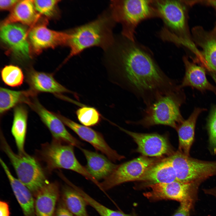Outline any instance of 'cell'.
Instances as JSON below:
<instances>
[{
  "mask_svg": "<svg viewBox=\"0 0 216 216\" xmlns=\"http://www.w3.org/2000/svg\"><path fill=\"white\" fill-rule=\"evenodd\" d=\"M182 88L163 95L142 111L143 117L135 122L148 127L157 125L168 126L176 130L184 120L180 111L186 97Z\"/></svg>",
  "mask_w": 216,
  "mask_h": 216,
  "instance_id": "3",
  "label": "cell"
},
{
  "mask_svg": "<svg viewBox=\"0 0 216 216\" xmlns=\"http://www.w3.org/2000/svg\"><path fill=\"white\" fill-rule=\"evenodd\" d=\"M109 10L115 22L121 24V34L132 40H135L136 29L141 22L158 17L153 0H112Z\"/></svg>",
  "mask_w": 216,
  "mask_h": 216,
  "instance_id": "4",
  "label": "cell"
},
{
  "mask_svg": "<svg viewBox=\"0 0 216 216\" xmlns=\"http://www.w3.org/2000/svg\"><path fill=\"white\" fill-rule=\"evenodd\" d=\"M192 211L189 207L184 204H180L173 216H190L191 212Z\"/></svg>",
  "mask_w": 216,
  "mask_h": 216,
  "instance_id": "34",
  "label": "cell"
},
{
  "mask_svg": "<svg viewBox=\"0 0 216 216\" xmlns=\"http://www.w3.org/2000/svg\"><path fill=\"white\" fill-rule=\"evenodd\" d=\"M78 119L82 125L86 127L93 126L100 122L101 115L94 108L83 106L76 111Z\"/></svg>",
  "mask_w": 216,
  "mask_h": 216,
  "instance_id": "30",
  "label": "cell"
},
{
  "mask_svg": "<svg viewBox=\"0 0 216 216\" xmlns=\"http://www.w3.org/2000/svg\"><path fill=\"white\" fill-rule=\"evenodd\" d=\"M26 80L31 89L37 93L48 92L55 95L72 93L58 83L50 74L31 69L27 73Z\"/></svg>",
  "mask_w": 216,
  "mask_h": 216,
  "instance_id": "18",
  "label": "cell"
},
{
  "mask_svg": "<svg viewBox=\"0 0 216 216\" xmlns=\"http://www.w3.org/2000/svg\"><path fill=\"white\" fill-rule=\"evenodd\" d=\"M158 161L143 156L117 165L112 172L100 183L101 190L104 192L124 183L139 181L147 170Z\"/></svg>",
  "mask_w": 216,
  "mask_h": 216,
  "instance_id": "10",
  "label": "cell"
},
{
  "mask_svg": "<svg viewBox=\"0 0 216 216\" xmlns=\"http://www.w3.org/2000/svg\"><path fill=\"white\" fill-rule=\"evenodd\" d=\"M0 38L14 56L21 61L29 59L30 45L26 28L19 23L2 25Z\"/></svg>",
  "mask_w": 216,
  "mask_h": 216,
  "instance_id": "11",
  "label": "cell"
},
{
  "mask_svg": "<svg viewBox=\"0 0 216 216\" xmlns=\"http://www.w3.org/2000/svg\"><path fill=\"white\" fill-rule=\"evenodd\" d=\"M63 201L74 216H89L86 207L88 205L83 197L71 186L64 187L62 192Z\"/></svg>",
  "mask_w": 216,
  "mask_h": 216,
  "instance_id": "27",
  "label": "cell"
},
{
  "mask_svg": "<svg viewBox=\"0 0 216 216\" xmlns=\"http://www.w3.org/2000/svg\"><path fill=\"white\" fill-rule=\"evenodd\" d=\"M79 149L86 159V169L97 181L106 178L112 172L117 165L102 154L81 147Z\"/></svg>",
  "mask_w": 216,
  "mask_h": 216,
  "instance_id": "21",
  "label": "cell"
},
{
  "mask_svg": "<svg viewBox=\"0 0 216 216\" xmlns=\"http://www.w3.org/2000/svg\"><path fill=\"white\" fill-rule=\"evenodd\" d=\"M209 148L213 154H216V104L212 107L207 121Z\"/></svg>",
  "mask_w": 216,
  "mask_h": 216,
  "instance_id": "31",
  "label": "cell"
},
{
  "mask_svg": "<svg viewBox=\"0 0 216 216\" xmlns=\"http://www.w3.org/2000/svg\"><path fill=\"white\" fill-rule=\"evenodd\" d=\"M68 209L63 201L60 202L53 216H73Z\"/></svg>",
  "mask_w": 216,
  "mask_h": 216,
  "instance_id": "33",
  "label": "cell"
},
{
  "mask_svg": "<svg viewBox=\"0 0 216 216\" xmlns=\"http://www.w3.org/2000/svg\"><path fill=\"white\" fill-rule=\"evenodd\" d=\"M1 77L4 83L12 87L22 85L24 76L22 69L17 66L9 65L5 66L1 70Z\"/></svg>",
  "mask_w": 216,
  "mask_h": 216,
  "instance_id": "29",
  "label": "cell"
},
{
  "mask_svg": "<svg viewBox=\"0 0 216 216\" xmlns=\"http://www.w3.org/2000/svg\"><path fill=\"white\" fill-rule=\"evenodd\" d=\"M207 3L214 7L216 11V0L208 1ZM213 31L216 32V23Z\"/></svg>",
  "mask_w": 216,
  "mask_h": 216,
  "instance_id": "38",
  "label": "cell"
},
{
  "mask_svg": "<svg viewBox=\"0 0 216 216\" xmlns=\"http://www.w3.org/2000/svg\"><path fill=\"white\" fill-rule=\"evenodd\" d=\"M117 126L133 138L137 145V152L143 156L159 157L171 152L167 140L163 136L155 134L134 132Z\"/></svg>",
  "mask_w": 216,
  "mask_h": 216,
  "instance_id": "15",
  "label": "cell"
},
{
  "mask_svg": "<svg viewBox=\"0 0 216 216\" xmlns=\"http://www.w3.org/2000/svg\"><path fill=\"white\" fill-rule=\"evenodd\" d=\"M28 105L38 114L49 130L52 140L71 144L79 148L81 147V143L69 132L64 124L55 113L47 110L36 98H33Z\"/></svg>",
  "mask_w": 216,
  "mask_h": 216,
  "instance_id": "12",
  "label": "cell"
},
{
  "mask_svg": "<svg viewBox=\"0 0 216 216\" xmlns=\"http://www.w3.org/2000/svg\"><path fill=\"white\" fill-rule=\"evenodd\" d=\"M69 185L84 198L88 205L93 208L100 216H136L134 214H128L120 211H115L104 206L93 199L81 188L71 182Z\"/></svg>",
  "mask_w": 216,
  "mask_h": 216,
  "instance_id": "28",
  "label": "cell"
},
{
  "mask_svg": "<svg viewBox=\"0 0 216 216\" xmlns=\"http://www.w3.org/2000/svg\"><path fill=\"white\" fill-rule=\"evenodd\" d=\"M202 190L204 194L212 196L216 200V187L210 188H203Z\"/></svg>",
  "mask_w": 216,
  "mask_h": 216,
  "instance_id": "37",
  "label": "cell"
},
{
  "mask_svg": "<svg viewBox=\"0 0 216 216\" xmlns=\"http://www.w3.org/2000/svg\"><path fill=\"white\" fill-rule=\"evenodd\" d=\"M11 132L14 138L18 154H25L24 145L27 132L28 112L26 106L19 105L14 110Z\"/></svg>",
  "mask_w": 216,
  "mask_h": 216,
  "instance_id": "24",
  "label": "cell"
},
{
  "mask_svg": "<svg viewBox=\"0 0 216 216\" xmlns=\"http://www.w3.org/2000/svg\"><path fill=\"white\" fill-rule=\"evenodd\" d=\"M58 185L56 182H48L36 194L34 201L37 216H53L59 197Z\"/></svg>",
  "mask_w": 216,
  "mask_h": 216,
  "instance_id": "19",
  "label": "cell"
},
{
  "mask_svg": "<svg viewBox=\"0 0 216 216\" xmlns=\"http://www.w3.org/2000/svg\"><path fill=\"white\" fill-rule=\"evenodd\" d=\"M0 162L24 216H34V201L31 191L18 179L13 176L8 166L1 158Z\"/></svg>",
  "mask_w": 216,
  "mask_h": 216,
  "instance_id": "20",
  "label": "cell"
},
{
  "mask_svg": "<svg viewBox=\"0 0 216 216\" xmlns=\"http://www.w3.org/2000/svg\"><path fill=\"white\" fill-rule=\"evenodd\" d=\"M1 147L9 159L18 179L30 191L36 194L49 182L46 171L36 157L27 153L20 155L15 153L0 132Z\"/></svg>",
  "mask_w": 216,
  "mask_h": 216,
  "instance_id": "6",
  "label": "cell"
},
{
  "mask_svg": "<svg viewBox=\"0 0 216 216\" xmlns=\"http://www.w3.org/2000/svg\"><path fill=\"white\" fill-rule=\"evenodd\" d=\"M192 32L194 40L201 49L198 56L201 66L210 74H216V32L197 26Z\"/></svg>",
  "mask_w": 216,
  "mask_h": 216,
  "instance_id": "14",
  "label": "cell"
},
{
  "mask_svg": "<svg viewBox=\"0 0 216 216\" xmlns=\"http://www.w3.org/2000/svg\"><path fill=\"white\" fill-rule=\"evenodd\" d=\"M206 110L203 108H195L188 118L184 120L176 130L178 137V150L185 155L190 156V149L194 140L197 119L200 114Z\"/></svg>",
  "mask_w": 216,
  "mask_h": 216,
  "instance_id": "22",
  "label": "cell"
},
{
  "mask_svg": "<svg viewBox=\"0 0 216 216\" xmlns=\"http://www.w3.org/2000/svg\"><path fill=\"white\" fill-rule=\"evenodd\" d=\"M210 74L216 84V74Z\"/></svg>",
  "mask_w": 216,
  "mask_h": 216,
  "instance_id": "39",
  "label": "cell"
},
{
  "mask_svg": "<svg viewBox=\"0 0 216 216\" xmlns=\"http://www.w3.org/2000/svg\"><path fill=\"white\" fill-rule=\"evenodd\" d=\"M200 181L183 182L176 181L167 183L150 185V191L144 193L145 196L153 200H171L186 205L193 211L198 199Z\"/></svg>",
  "mask_w": 216,
  "mask_h": 216,
  "instance_id": "8",
  "label": "cell"
},
{
  "mask_svg": "<svg viewBox=\"0 0 216 216\" xmlns=\"http://www.w3.org/2000/svg\"><path fill=\"white\" fill-rule=\"evenodd\" d=\"M104 52V65L110 82L134 94L146 106L178 88L151 51L135 40L115 36L112 45Z\"/></svg>",
  "mask_w": 216,
  "mask_h": 216,
  "instance_id": "1",
  "label": "cell"
},
{
  "mask_svg": "<svg viewBox=\"0 0 216 216\" xmlns=\"http://www.w3.org/2000/svg\"><path fill=\"white\" fill-rule=\"evenodd\" d=\"M0 216H10L9 206L7 202L0 201Z\"/></svg>",
  "mask_w": 216,
  "mask_h": 216,
  "instance_id": "36",
  "label": "cell"
},
{
  "mask_svg": "<svg viewBox=\"0 0 216 216\" xmlns=\"http://www.w3.org/2000/svg\"><path fill=\"white\" fill-rule=\"evenodd\" d=\"M116 23L109 10L94 20L68 32L69 37L66 45L70 52L65 61L90 47L98 46L104 52L107 50L114 41L113 29Z\"/></svg>",
  "mask_w": 216,
  "mask_h": 216,
  "instance_id": "2",
  "label": "cell"
},
{
  "mask_svg": "<svg viewBox=\"0 0 216 216\" xmlns=\"http://www.w3.org/2000/svg\"><path fill=\"white\" fill-rule=\"evenodd\" d=\"M33 0H19L2 25L19 22L30 26L38 17Z\"/></svg>",
  "mask_w": 216,
  "mask_h": 216,
  "instance_id": "25",
  "label": "cell"
},
{
  "mask_svg": "<svg viewBox=\"0 0 216 216\" xmlns=\"http://www.w3.org/2000/svg\"><path fill=\"white\" fill-rule=\"evenodd\" d=\"M176 181L175 172L167 158L149 167L139 180L144 182L148 186Z\"/></svg>",
  "mask_w": 216,
  "mask_h": 216,
  "instance_id": "23",
  "label": "cell"
},
{
  "mask_svg": "<svg viewBox=\"0 0 216 216\" xmlns=\"http://www.w3.org/2000/svg\"><path fill=\"white\" fill-rule=\"evenodd\" d=\"M56 114L64 125L73 130L80 138L89 143L97 150L104 154L110 160L115 162L124 158L108 145L100 133L76 123L59 113Z\"/></svg>",
  "mask_w": 216,
  "mask_h": 216,
  "instance_id": "13",
  "label": "cell"
},
{
  "mask_svg": "<svg viewBox=\"0 0 216 216\" xmlns=\"http://www.w3.org/2000/svg\"><path fill=\"white\" fill-rule=\"evenodd\" d=\"M37 93L31 89L14 91L3 87L0 88V113L3 114L14 107L24 103L28 104Z\"/></svg>",
  "mask_w": 216,
  "mask_h": 216,
  "instance_id": "26",
  "label": "cell"
},
{
  "mask_svg": "<svg viewBox=\"0 0 216 216\" xmlns=\"http://www.w3.org/2000/svg\"><path fill=\"white\" fill-rule=\"evenodd\" d=\"M74 146L52 140L41 145L36 158L43 163L45 171L51 172L54 170L64 169L78 173L95 184L99 188L100 183L87 171L76 158Z\"/></svg>",
  "mask_w": 216,
  "mask_h": 216,
  "instance_id": "5",
  "label": "cell"
},
{
  "mask_svg": "<svg viewBox=\"0 0 216 216\" xmlns=\"http://www.w3.org/2000/svg\"><path fill=\"white\" fill-rule=\"evenodd\" d=\"M153 4L164 27L182 39L189 41L187 28L185 8L182 1L154 0Z\"/></svg>",
  "mask_w": 216,
  "mask_h": 216,
  "instance_id": "9",
  "label": "cell"
},
{
  "mask_svg": "<svg viewBox=\"0 0 216 216\" xmlns=\"http://www.w3.org/2000/svg\"><path fill=\"white\" fill-rule=\"evenodd\" d=\"M19 1L18 0H1L0 9L2 10H11Z\"/></svg>",
  "mask_w": 216,
  "mask_h": 216,
  "instance_id": "35",
  "label": "cell"
},
{
  "mask_svg": "<svg viewBox=\"0 0 216 216\" xmlns=\"http://www.w3.org/2000/svg\"><path fill=\"white\" fill-rule=\"evenodd\" d=\"M69 37L68 32L50 30L47 27L46 24H39L33 27L28 34L30 46L37 54L46 49L67 45Z\"/></svg>",
  "mask_w": 216,
  "mask_h": 216,
  "instance_id": "16",
  "label": "cell"
},
{
  "mask_svg": "<svg viewBox=\"0 0 216 216\" xmlns=\"http://www.w3.org/2000/svg\"><path fill=\"white\" fill-rule=\"evenodd\" d=\"M37 12L48 17L52 16L56 13L57 0H33Z\"/></svg>",
  "mask_w": 216,
  "mask_h": 216,
  "instance_id": "32",
  "label": "cell"
},
{
  "mask_svg": "<svg viewBox=\"0 0 216 216\" xmlns=\"http://www.w3.org/2000/svg\"><path fill=\"white\" fill-rule=\"evenodd\" d=\"M167 158L175 171L177 181L203 182L211 177L216 176V160L198 159L178 150Z\"/></svg>",
  "mask_w": 216,
  "mask_h": 216,
  "instance_id": "7",
  "label": "cell"
},
{
  "mask_svg": "<svg viewBox=\"0 0 216 216\" xmlns=\"http://www.w3.org/2000/svg\"><path fill=\"white\" fill-rule=\"evenodd\" d=\"M183 60L185 72L181 83L179 85V88H183L189 86L202 92L209 91L216 94V87L207 80L206 70L202 66L191 62L185 56Z\"/></svg>",
  "mask_w": 216,
  "mask_h": 216,
  "instance_id": "17",
  "label": "cell"
}]
</instances>
